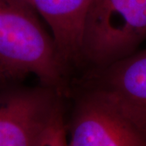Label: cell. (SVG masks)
<instances>
[{
    "instance_id": "cell-4",
    "label": "cell",
    "mask_w": 146,
    "mask_h": 146,
    "mask_svg": "<svg viewBox=\"0 0 146 146\" xmlns=\"http://www.w3.org/2000/svg\"><path fill=\"white\" fill-rule=\"evenodd\" d=\"M68 123V145L146 146V139L99 92L84 89Z\"/></svg>"
},
{
    "instance_id": "cell-6",
    "label": "cell",
    "mask_w": 146,
    "mask_h": 146,
    "mask_svg": "<svg viewBox=\"0 0 146 146\" xmlns=\"http://www.w3.org/2000/svg\"><path fill=\"white\" fill-rule=\"evenodd\" d=\"M34 7L51 29L69 69L81 64V37L90 0H24Z\"/></svg>"
},
{
    "instance_id": "cell-2",
    "label": "cell",
    "mask_w": 146,
    "mask_h": 146,
    "mask_svg": "<svg viewBox=\"0 0 146 146\" xmlns=\"http://www.w3.org/2000/svg\"><path fill=\"white\" fill-rule=\"evenodd\" d=\"M64 94L42 85L0 93V146L68 145Z\"/></svg>"
},
{
    "instance_id": "cell-5",
    "label": "cell",
    "mask_w": 146,
    "mask_h": 146,
    "mask_svg": "<svg viewBox=\"0 0 146 146\" xmlns=\"http://www.w3.org/2000/svg\"><path fill=\"white\" fill-rule=\"evenodd\" d=\"M84 80V89L103 94L146 139V49L90 69Z\"/></svg>"
},
{
    "instance_id": "cell-7",
    "label": "cell",
    "mask_w": 146,
    "mask_h": 146,
    "mask_svg": "<svg viewBox=\"0 0 146 146\" xmlns=\"http://www.w3.org/2000/svg\"><path fill=\"white\" fill-rule=\"evenodd\" d=\"M0 79H2V73H1V71H0Z\"/></svg>"
},
{
    "instance_id": "cell-1",
    "label": "cell",
    "mask_w": 146,
    "mask_h": 146,
    "mask_svg": "<svg viewBox=\"0 0 146 146\" xmlns=\"http://www.w3.org/2000/svg\"><path fill=\"white\" fill-rule=\"evenodd\" d=\"M39 16L24 0H0L2 79L33 74L42 85L64 94L70 69Z\"/></svg>"
},
{
    "instance_id": "cell-3",
    "label": "cell",
    "mask_w": 146,
    "mask_h": 146,
    "mask_svg": "<svg viewBox=\"0 0 146 146\" xmlns=\"http://www.w3.org/2000/svg\"><path fill=\"white\" fill-rule=\"evenodd\" d=\"M146 40V0H90L81 37V64L105 68Z\"/></svg>"
}]
</instances>
